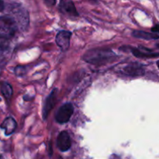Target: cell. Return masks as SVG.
Masks as SVG:
<instances>
[{
    "label": "cell",
    "instance_id": "13",
    "mask_svg": "<svg viewBox=\"0 0 159 159\" xmlns=\"http://www.w3.org/2000/svg\"><path fill=\"white\" fill-rule=\"evenodd\" d=\"M1 91L5 98L7 100H9L12 98V86L8 83H3L1 87Z\"/></svg>",
    "mask_w": 159,
    "mask_h": 159
},
{
    "label": "cell",
    "instance_id": "9",
    "mask_svg": "<svg viewBox=\"0 0 159 159\" xmlns=\"http://www.w3.org/2000/svg\"><path fill=\"white\" fill-rule=\"evenodd\" d=\"M13 15L16 21H18L22 27L27 26L29 19H28L27 12L24 8L17 7V6L15 7V9L13 10Z\"/></svg>",
    "mask_w": 159,
    "mask_h": 159
},
{
    "label": "cell",
    "instance_id": "7",
    "mask_svg": "<svg viewBox=\"0 0 159 159\" xmlns=\"http://www.w3.org/2000/svg\"><path fill=\"white\" fill-rule=\"evenodd\" d=\"M57 89L55 88L51 91L49 96L47 98L46 101L44 103V106L43 108V117L44 119L48 118V115L50 114L51 111L52 110L53 108L54 107V104L56 103V100H57Z\"/></svg>",
    "mask_w": 159,
    "mask_h": 159
},
{
    "label": "cell",
    "instance_id": "11",
    "mask_svg": "<svg viewBox=\"0 0 159 159\" xmlns=\"http://www.w3.org/2000/svg\"><path fill=\"white\" fill-rule=\"evenodd\" d=\"M140 48L141 49H138V48H131V52L134 56L138 58H154L158 57V53H153L151 49L146 48L144 47L140 46Z\"/></svg>",
    "mask_w": 159,
    "mask_h": 159
},
{
    "label": "cell",
    "instance_id": "16",
    "mask_svg": "<svg viewBox=\"0 0 159 159\" xmlns=\"http://www.w3.org/2000/svg\"><path fill=\"white\" fill-rule=\"evenodd\" d=\"M4 9V2H3L2 0H0V12Z\"/></svg>",
    "mask_w": 159,
    "mask_h": 159
},
{
    "label": "cell",
    "instance_id": "2",
    "mask_svg": "<svg viewBox=\"0 0 159 159\" xmlns=\"http://www.w3.org/2000/svg\"><path fill=\"white\" fill-rule=\"evenodd\" d=\"M17 29V23L14 17L9 15L0 17V37L9 39L14 36Z\"/></svg>",
    "mask_w": 159,
    "mask_h": 159
},
{
    "label": "cell",
    "instance_id": "12",
    "mask_svg": "<svg viewBox=\"0 0 159 159\" xmlns=\"http://www.w3.org/2000/svg\"><path fill=\"white\" fill-rule=\"evenodd\" d=\"M132 35L135 37L144 40H152V39H158V34H152V33H148L142 31H134L132 32Z\"/></svg>",
    "mask_w": 159,
    "mask_h": 159
},
{
    "label": "cell",
    "instance_id": "4",
    "mask_svg": "<svg viewBox=\"0 0 159 159\" xmlns=\"http://www.w3.org/2000/svg\"><path fill=\"white\" fill-rule=\"evenodd\" d=\"M118 71L129 76H139L144 74V69L138 63H128L118 68Z\"/></svg>",
    "mask_w": 159,
    "mask_h": 159
},
{
    "label": "cell",
    "instance_id": "8",
    "mask_svg": "<svg viewBox=\"0 0 159 159\" xmlns=\"http://www.w3.org/2000/svg\"><path fill=\"white\" fill-rule=\"evenodd\" d=\"M57 147L61 151H67L70 149L71 146V142L70 136L67 131H62L60 132L57 137Z\"/></svg>",
    "mask_w": 159,
    "mask_h": 159
},
{
    "label": "cell",
    "instance_id": "5",
    "mask_svg": "<svg viewBox=\"0 0 159 159\" xmlns=\"http://www.w3.org/2000/svg\"><path fill=\"white\" fill-rule=\"evenodd\" d=\"M71 37V33L70 31H61L57 33L56 36V44L61 49V51H65L68 49Z\"/></svg>",
    "mask_w": 159,
    "mask_h": 159
},
{
    "label": "cell",
    "instance_id": "10",
    "mask_svg": "<svg viewBox=\"0 0 159 159\" xmlns=\"http://www.w3.org/2000/svg\"><path fill=\"white\" fill-rule=\"evenodd\" d=\"M1 128L5 130V134L9 136L16 129V122L12 117H7L1 124Z\"/></svg>",
    "mask_w": 159,
    "mask_h": 159
},
{
    "label": "cell",
    "instance_id": "14",
    "mask_svg": "<svg viewBox=\"0 0 159 159\" xmlns=\"http://www.w3.org/2000/svg\"><path fill=\"white\" fill-rule=\"evenodd\" d=\"M25 68L23 66H17L16 68L15 69V73L16 74L18 75V76H20V75L24 74Z\"/></svg>",
    "mask_w": 159,
    "mask_h": 159
},
{
    "label": "cell",
    "instance_id": "3",
    "mask_svg": "<svg viewBox=\"0 0 159 159\" xmlns=\"http://www.w3.org/2000/svg\"><path fill=\"white\" fill-rule=\"evenodd\" d=\"M74 112V107L71 103H65L61 106L56 114V121L60 124H64L69 121Z\"/></svg>",
    "mask_w": 159,
    "mask_h": 159
},
{
    "label": "cell",
    "instance_id": "1",
    "mask_svg": "<svg viewBox=\"0 0 159 159\" xmlns=\"http://www.w3.org/2000/svg\"><path fill=\"white\" fill-rule=\"evenodd\" d=\"M116 58V54L109 49L95 48L87 51L83 56L85 62L93 65H102L114 60Z\"/></svg>",
    "mask_w": 159,
    "mask_h": 159
},
{
    "label": "cell",
    "instance_id": "6",
    "mask_svg": "<svg viewBox=\"0 0 159 159\" xmlns=\"http://www.w3.org/2000/svg\"><path fill=\"white\" fill-rule=\"evenodd\" d=\"M59 9L62 13L70 17H79V12L76 10L72 0H61Z\"/></svg>",
    "mask_w": 159,
    "mask_h": 159
},
{
    "label": "cell",
    "instance_id": "18",
    "mask_svg": "<svg viewBox=\"0 0 159 159\" xmlns=\"http://www.w3.org/2000/svg\"><path fill=\"white\" fill-rule=\"evenodd\" d=\"M0 101H1V99H0Z\"/></svg>",
    "mask_w": 159,
    "mask_h": 159
},
{
    "label": "cell",
    "instance_id": "15",
    "mask_svg": "<svg viewBox=\"0 0 159 159\" xmlns=\"http://www.w3.org/2000/svg\"><path fill=\"white\" fill-rule=\"evenodd\" d=\"M48 6H53L56 4V0H43Z\"/></svg>",
    "mask_w": 159,
    "mask_h": 159
},
{
    "label": "cell",
    "instance_id": "17",
    "mask_svg": "<svg viewBox=\"0 0 159 159\" xmlns=\"http://www.w3.org/2000/svg\"><path fill=\"white\" fill-rule=\"evenodd\" d=\"M152 31L155 33H158V25H155V27L152 28Z\"/></svg>",
    "mask_w": 159,
    "mask_h": 159
}]
</instances>
